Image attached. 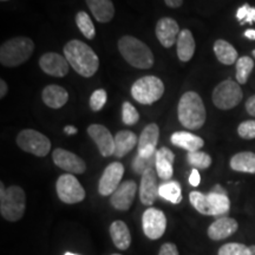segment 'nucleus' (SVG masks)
Returning a JSON list of instances; mask_svg holds the SVG:
<instances>
[{"label":"nucleus","instance_id":"obj_4","mask_svg":"<svg viewBox=\"0 0 255 255\" xmlns=\"http://www.w3.org/2000/svg\"><path fill=\"white\" fill-rule=\"evenodd\" d=\"M26 208V195L21 187H4L0 183V214L6 221L17 222L24 216Z\"/></svg>","mask_w":255,"mask_h":255},{"label":"nucleus","instance_id":"obj_8","mask_svg":"<svg viewBox=\"0 0 255 255\" xmlns=\"http://www.w3.org/2000/svg\"><path fill=\"white\" fill-rule=\"evenodd\" d=\"M17 144L21 150L37 157H45L51 150V142L45 135L33 129H25L17 136Z\"/></svg>","mask_w":255,"mask_h":255},{"label":"nucleus","instance_id":"obj_3","mask_svg":"<svg viewBox=\"0 0 255 255\" xmlns=\"http://www.w3.org/2000/svg\"><path fill=\"white\" fill-rule=\"evenodd\" d=\"M119 50L124 60L133 68L148 70L154 65L150 47L135 37L123 36L119 40Z\"/></svg>","mask_w":255,"mask_h":255},{"label":"nucleus","instance_id":"obj_13","mask_svg":"<svg viewBox=\"0 0 255 255\" xmlns=\"http://www.w3.org/2000/svg\"><path fill=\"white\" fill-rule=\"evenodd\" d=\"M88 135L96 143L103 157H109L115 154V137L107 127L102 124H91L88 128Z\"/></svg>","mask_w":255,"mask_h":255},{"label":"nucleus","instance_id":"obj_27","mask_svg":"<svg viewBox=\"0 0 255 255\" xmlns=\"http://www.w3.org/2000/svg\"><path fill=\"white\" fill-rule=\"evenodd\" d=\"M229 165L239 173L255 174V154L252 151H242L231 158Z\"/></svg>","mask_w":255,"mask_h":255},{"label":"nucleus","instance_id":"obj_30","mask_svg":"<svg viewBox=\"0 0 255 255\" xmlns=\"http://www.w3.org/2000/svg\"><path fill=\"white\" fill-rule=\"evenodd\" d=\"M158 195L162 199L169 201V202L177 205L182 201V193H181V186L176 181H168L159 186Z\"/></svg>","mask_w":255,"mask_h":255},{"label":"nucleus","instance_id":"obj_51","mask_svg":"<svg viewBox=\"0 0 255 255\" xmlns=\"http://www.w3.org/2000/svg\"><path fill=\"white\" fill-rule=\"evenodd\" d=\"M252 55H253V57H254V58H255V50L252 51Z\"/></svg>","mask_w":255,"mask_h":255},{"label":"nucleus","instance_id":"obj_20","mask_svg":"<svg viewBox=\"0 0 255 255\" xmlns=\"http://www.w3.org/2000/svg\"><path fill=\"white\" fill-rule=\"evenodd\" d=\"M41 98L45 105L51 109H60L69 101V92L59 85L51 84L44 88L41 92Z\"/></svg>","mask_w":255,"mask_h":255},{"label":"nucleus","instance_id":"obj_36","mask_svg":"<svg viewBox=\"0 0 255 255\" xmlns=\"http://www.w3.org/2000/svg\"><path fill=\"white\" fill-rule=\"evenodd\" d=\"M156 162V154L149 157H144V156L137 155L132 162V169L136 174H144V171L148 169L154 168Z\"/></svg>","mask_w":255,"mask_h":255},{"label":"nucleus","instance_id":"obj_18","mask_svg":"<svg viewBox=\"0 0 255 255\" xmlns=\"http://www.w3.org/2000/svg\"><path fill=\"white\" fill-rule=\"evenodd\" d=\"M159 138V129L158 126L156 123L148 124L138 138V152L137 155L144 156V157H149V156L155 155L157 150H156V146H157Z\"/></svg>","mask_w":255,"mask_h":255},{"label":"nucleus","instance_id":"obj_24","mask_svg":"<svg viewBox=\"0 0 255 255\" xmlns=\"http://www.w3.org/2000/svg\"><path fill=\"white\" fill-rule=\"evenodd\" d=\"M171 143L188 152L199 151L205 145V141L199 136L188 131H177L171 135Z\"/></svg>","mask_w":255,"mask_h":255},{"label":"nucleus","instance_id":"obj_21","mask_svg":"<svg viewBox=\"0 0 255 255\" xmlns=\"http://www.w3.org/2000/svg\"><path fill=\"white\" fill-rule=\"evenodd\" d=\"M175 159L174 152L168 148H161L156 152V173L162 180H170L173 176V163Z\"/></svg>","mask_w":255,"mask_h":255},{"label":"nucleus","instance_id":"obj_5","mask_svg":"<svg viewBox=\"0 0 255 255\" xmlns=\"http://www.w3.org/2000/svg\"><path fill=\"white\" fill-rule=\"evenodd\" d=\"M34 44L27 37H15L5 41L0 47V63L7 68L21 65L30 58Z\"/></svg>","mask_w":255,"mask_h":255},{"label":"nucleus","instance_id":"obj_6","mask_svg":"<svg viewBox=\"0 0 255 255\" xmlns=\"http://www.w3.org/2000/svg\"><path fill=\"white\" fill-rule=\"evenodd\" d=\"M164 94V84L156 76H144L137 79L131 87V96L135 101L150 105L158 101Z\"/></svg>","mask_w":255,"mask_h":255},{"label":"nucleus","instance_id":"obj_43","mask_svg":"<svg viewBox=\"0 0 255 255\" xmlns=\"http://www.w3.org/2000/svg\"><path fill=\"white\" fill-rule=\"evenodd\" d=\"M246 110L251 116L255 117V95L248 98V101L246 102Z\"/></svg>","mask_w":255,"mask_h":255},{"label":"nucleus","instance_id":"obj_23","mask_svg":"<svg viewBox=\"0 0 255 255\" xmlns=\"http://www.w3.org/2000/svg\"><path fill=\"white\" fill-rule=\"evenodd\" d=\"M92 15L100 23H109L115 15V6L111 0H87Z\"/></svg>","mask_w":255,"mask_h":255},{"label":"nucleus","instance_id":"obj_7","mask_svg":"<svg viewBox=\"0 0 255 255\" xmlns=\"http://www.w3.org/2000/svg\"><path fill=\"white\" fill-rule=\"evenodd\" d=\"M242 97H244V94H242L240 84L233 79H226L216 85L213 91L212 100L219 109L231 110L241 103Z\"/></svg>","mask_w":255,"mask_h":255},{"label":"nucleus","instance_id":"obj_29","mask_svg":"<svg viewBox=\"0 0 255 255\" xmlns=\"http://www.w3.org/2000/svg\"><path fill=\"white\" fill-rule=\"evenodd\" d=\"M208 195V200L212 207L213 216H218L222 218L228 214L229 209H231V201H229L227 194H219L215 191H210Z\"/></svg>","mask_w":255,"mask_h":255},{"label":"nucleus","instance_id":"obj_26","mask_svg":"<svg viewBox=\"0 0 255 255\" xmlns=\"http://www.w3.org/2000/svg\"><path fill=\"white\" fill-rule=\"evenodd\" d=\"M137 136L130 130H121L115 136V157L122 158L137 144Z\"/></svg>","mask_w":255,"mask_h":255},{"label":"nucleus","instance_id":"obj_53","mask_svg":"<svg viewBox=\"0 0 255 255\" xmlns=\"http://www.w3.org/2000/svg\"><path fill=\"white\" fill-rule=\"evenodd\" d=\"M111 255H121V254H111Z\"/></svg>","mask_w":255,"mask_h":255},{"label":"nucleus","instance_id":"obj_31","mask_svg":"<svg viewBox=\"0 0 255 255\" xmlns=\"http://www.w3.org/2000/svg\"><path fill=\"white\" fill-rule=\"evenodd\" d=\"M189 200L191 206H193L200 214L213 216L212 207H210L208 195H207V194L200 193V191H191L189 194Z\"/></svg>","mask_w":255,"mask_h":255},{"label":"nucleus","instance_id":"obj_33","mask_svg":"<svg viewBox=\"0 0 255 255\" xmlns=\"http://www.w3.org/2000/svg\"><path fill=\"white\" fill-rule=\"evenodd\" d=\"M76 24H77L79 31L82 32L83 36L87 38V39H94L96 36V28L94 23H92L90 15L87 12L79 11L76 14Z\"/></svg>","mask_w":255,"mask_h":255},{"label":"nucleus","instance_id":"obj_37","mask_svg":"<svg viewBox=\"0 0 255 255\" xmlns=\"http://www.w3.org/2000/svg\"><path fill=\"white\" fill-rule=\"evenodd\" d=\"M122 120L127 126H135L139 120V114L130 102H124L122 105Z\"/></svg>","mask_w":255,"mask_h":255},{"label":"nucleus","instance_id":"obj_22","mask_svg":"<svg viewBox=\"0 0 255 255\" xmlns=\"http://www.w3.org/2000/svg\"><path fill=\"white\" fill-rule=\"evenodd\" d=\"M110 237L114 245L119 248L120 251H127L131 245V235L128 228L127 223L117 220L114 221L110 226Z\"/></svg>","mask_w":255,"mask_h":255},{"label":"nucleus","instance_id":"obj_2","mask_svg":"<svg viewBox=\"0 0 255 255\" xmlns=\"http://www.w3.org/2000/svg\"><path fill=\"white\" fill-rule=\"evenodd\" d=\"M180 123L189 130H199L206 123V108L201 96L195 91H188L180 98L177 107Z\"/></svg>","mask_w":255,"mask_h":255},{"label":"nucleus","instance_id":"obj_28","mask_svg":"<svg viewBox=\"0 0 255 255\" xmlns=\"http://www.w3.org/2000/svg\"><path fill=\"white\" fill-rule=\"evenodd\" d=\"M214 53L220 63L225 65H233L238 62V51L228 41L219 39L214 44Z\"/></svg>","mask_w":255,"mask_h":255},{"label":"nucleus","instance_id":"obj_17","mask_svg":"<svg viewBox=\"0 0 255 255\" xmlns=\"http://www.w3.org/2000/svg\"><path fill=\"white\" fill-rule=\"evenodd\" d=\"M156 170L154 168L148 169L142 175L139 184V200L144 206H152L158 195V184Z\"/></svg>","mask_w":255,"mask_h":255},{"label":"nucleus","instance_id":"obj_12","mask_svg":"<svg viewBox=\"0 0 255 255\" xmlns=\"http://www.w3.org/2000/svg\"><path fill=\"white\" fill-rule=\"evenodd\" d=\"M52 159L57 167L68 171L69 174H84L87 170L84 159L65 149H55L52 152Z\"/></svg>","mask_w":255,"mask_h":255},{"label":"nucleus","instance_id":"obj_15","mask_svg":"<svg viewBox=\"0 0 255 255\" xmlns=\"http://www.w3.org/2000/svg\"><path fill=\"white\" fill-rule=\"evenodd\" d=\"M137 191V184L135 181L129 180L121 183V186L115 190V193L110 196V203L115 209L126 212L131 207L135 200Z\"/></svg>","mask_w":255,"mask_h":255},{"label":"nucleus","instance_id":"obj_38","mask_svg":"<svg viewBox=\"0 0 255 255\" xmlns=\"http://www.w3.org/2000/svg\"><path fill=\"white\" fill-rule=\"evenodd\" d=\"M237 19L241 25L255 23V7H252L248 4L240 6L237 11Z\"/></svg>","mask_w":255,"mask_h":255},{"label":"nucleus","instance_id":"obj_50","mask_svg":"<svg viewBox=\"0 0 255 255\" xmlns=\"http://www.w3.org/2000/svg\"><path fill=\"white\" fill-rule=\"evenodd\" d=\"M64 255H77V254H73V253H65Z\"/></svg>","mask_w":255,"mask_h":255},{"label":"nucleus","instance_id":"obj_44","mask_svg":"<svg viewBox=\"0 0 255 255\" xmlns=\"http://www.w3.org/2000/svg\"><path fill=\"white\" fill-rule=\"evenodd\" d=\"M165 5L169 6L171 8H177L180 6H182L183 4V0H164Z\"/></svg>","mask_w":255,"mask_h":255},{"label":"nucleus","instance_id":"obj_48","mask_svg":"<svg viewBox=\"0 0 255 255\" xmlns=\"http://www.w3.org/2000/svg\"><path fill=\"white\" fill-rule=\"evenodd\" d=\"M212 191H215V193H219V194H227V191L223 189L220 184H216V186L214 187V189H213Z\"/></svg>","mask_w":255,"mask_h":255},{"label":"nucleus","instance_id":"obj_41","mask_svg":"<svg viewBox=\"0 0 255 255\" xmlns=\"http://www.w3.org/2000/svg\"><path fill=\"white\" fill-rule=\"evenodd\" d=\"M158 255H180L178 254V250L176 245L171 244V242H167V244H163L159 248Z\"/></svg>","mask_w":255,"mask_h":255},{"label":"nucleus","instance_id":"obj_10","mask_svg":"<svg viewBox=\"0 0 255 255\" xmlns=\"http://www.w3.org/2000/svg\"><path fill=\"white\" fill-rule=\"evenodd\" d=\"M142 227L145 237L150 240H158L167 229V218L162 210L148 208L143 213Z\"/></svg>","mask_w":255,"mask_h":255},{"label":"nucleus","instance_id":"obj_1","mask_svg":"<svg viewBox=\"0 0 255 255\" xmlns=\"http://www.w3.org/2000/svg\"><path fill=\"white\" fill-rule=\"evenodd\" d=\"M64 57L72 69L85 78L92 77L100 68V59L95 51L81 40H70L64 46Z\"/></svg>","mask_w":255,"mask_h":255},{"label":"nucleus","instance_id":"obj_9","mask_svg":"<svg viewBox=\"0 0 255 255\" xmlns=\"http://www.w3.org/2000/svg\"><path fill=\"white\" fill-rule=\"evenodd\" d=\"M57 195L66 205H75L85 199V190L79 181L72 174H64L56 183Z\"/></svg>","mask_w":255,"mask_h":255},{"label":"nucleus","instance_id":"obj_49","mask_svg":"<svg viewBox=\"0 0 255 255\" xmlns=\"http://www.w3.org/2000/svg\"><path fill=\"white\" fill-rule=\"evenodd\" d=\"M250 248H251V253H252V255H255V245H252V246H251Z\"/></svg>","mask_w":255,"mask_h":255},{"label":"nucleus","instance_id":"obj_39","mask_svg":"<svg viewBox=\"0 0 255 255\" xmlns=\"http://www.w3.org/2000/svg\"><path fill=\"white\" fill-rule=\"evenodd\" d=\"M107 100H108L107 91L103 90V89L95 90L94 92H92V95L90 97V102H89L91 110L100 111L103 109L105 103H107Z\"/></svg>","mask_w":255,"mask_h":255},{"label":"nucleus","instance_id":"obj_42","mask_svg":"<svg viewBox=\"0 0 255 255\" xmlns=\"http://www.w3.org/2000/svg\"><path fill=\"white\" fill-rule=\"evenodd\" d=\"M201 182V176H200V173L197 169L194 168L193 170H191L190 173V176H189V183L190 186L193 187H197Z\"/></svg>","mask_w":255,"mask_h":255},{"label":"nucleus","instance_id":"obj_32","mask_svg":"<svg viewBox=\"0 0 255 255\" xmlns=\"http://www.w3.org/2000/svg\"><path fill=\"white\" fill-rule=\"evenodd\" d=\"M237 64V81L239 84H246L248 77L251 76L252 71L254 69V60L248 56H244L238 59Z\"/></svg>","mask_w":255,"mask_h":255},{"label":"nucleus","instance_id":"obj_35","mask_svg":"<svg viewBox=\"0 0 255 255\" xmlns=\"http://www.w3.org/2000/svg\"><path fill=\"white\" fill-rule=\"evenodd\" d=\"M219 255H252L251 248L238 242H229L220 247Z\"/></svg>","mask_w":255,"mask_h":255},{"label":"nucleus","instance_id":"obj_46","mask_svg":"<svg viewBox=\"0 0 255 255\" xmlns=\"http://www.w3.org/2000/svg\"><path fill=\"white\" fill-rule=\"evenodd\" d=\"M64 132H65L66 135H75V133H77V128L72 126H66L64 128Z\"/></svg>","mask_w":255,"mask_h":255},{"label":"nucleus","instance_id":"obj_52","mask_svg":"<svg viewBox=\"0 0 255 255\" xmlns=\"http://www.w3.org/2000/svg\"><path fill=\"white\" fill-rule=\"evenodd\" d=\"M1 1H8V0H1Z\"/></svg>","mask_w":255,"mask_h":255},{"label":"nucleus","instance_id":"obj_47","mask_svg":"<svg viewBox=\"0 0 255 255\" xmlns=\"http://www.w3.org/2000/svg\"><path fill=\"white\" fill-rule=\"evenodd\" d=\"M245 37L251 40H255V30H247L245 32Z\"/></svg>","mask_w":255,"mask_h":255},{"label":"nucleus","instance_id":"obj_25","mask_svg":"<svg viewBox=\"0 0 255 255\" xmlns=\"http://www.w3.org/2000/svg\"><path fill=\"white\" fill-rule=\"evenodd\" d=\"M177 57L181 62L186 63L193 58L194 53H195V39H194L193 33L187 28H184L178 34L177 41Z\"/></svg>","mask_w":255,"mask_h":255},{"label":"nucleus","instance_id":"obj_14","mask_svg":"<svg viewBox=\"0 0 255 255\" xmlns=\"http://www.w3.org/2000/svg\"><path fill=\"white\" fill-rule=\"evenodd\" d=\"M39 66L46 75L58 78L65 77L70 70V64L65 57L56 52L44 53L39 58Z\"/></svg>","mask_w":255,"mask_h":255},{"label":"nucleus","instance_id":"obj_34","mask_svg":"<svg viewBox=\"0 0 255 255\" xmlns=\"http://www.w3.org/2000/svg\"><path fill=\"white\" fill-rule=\"evenodd\" d=\"M187 159L195 169H208L212 165V157L203 151L188 152Z\"/></svg>","mask_w":255,"mask_h":255},{"label":"nucleus","instance_id":"obj_16","mask_svg":"<svg viewBox=\"0 0 255 255\" xmlns=\"http://www.w3.org/2000/svg\"><path fill=\"white\" fill-rule=\"evenodd\" d=\"M180 27H178L177 21L173 18L163 17L161 18L156 24L155 33L159 43L165 49H169L177 41L178 34H180Z\"/></svg>","mask_w":255,"mask_h":255},{"label":"nucleus","instance_id":"obj_40","mask_svg":"<svg viewBox=\"0 0 255 255\" xmlns=\"http://www.w3.org/2000/svg\"><path fill=\"white\" fill-rule=\"evenodd\" d=\"M238 133L241 138L254 139L255 138V121H245L238 128Z\"/></svg>","mask_w":255,"mask_h":255},{"label":"nucleus","instance_id":"obj_45","mask_svg":"<svg viewBox=\"0 0 255 255\" xmlns=\"http://www.w3.org/2000/svg\"><path fill=\"white\" fill-rule=\"evenodd\" d=\"M7 83L4 79H0V98H4L6 94H7Z\"/></svg>","mask_w":255,"mask_h":255},{"label":"nucleus","instance_id":"obj_11","mask_svg":"<svg viewBox=\"0 0 255 255\" xmlns=\"http://www.w3.org/2000/svg\"><path fill=\"white\" fill-rule=\"evenodd\" d=\"M124 174V167L120 162H113L104 169L98 182V193L102 196H111L121 186Z\"/></svg>","mask_w":255,"mask_h":255},{"label":"nucleus","instance_id":"obj_19","mask_svg":"<svg viewBox=\"0 0 255 255\" xmlns=\"http://www.w3.org/2000/svg\"><path fill=\"white\" fill-rule=\"evenodd\" d=\"M239 225L237 220L228 218V216H222V218L216 219L214 222L208 227L207 234L209 239L214 241H220L223 239H227L238 231Z\"/></svg>","mask_w":255,"mask_h":255}]
</instances>
